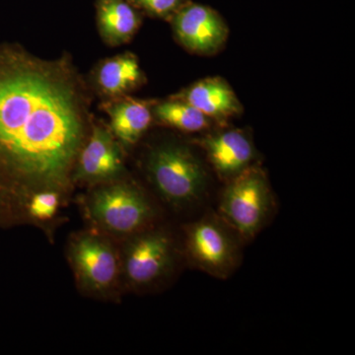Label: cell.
Wrapping results in <instances>:
<instances>
[{"instance_id": "9a60e30c", "label": "cell", "mask_w": 355, "mask_h": 355, "mask_svg": "<svg viewBox=\"0 0 355 355\" xmlns=\"http://www.w3.org/2000/svg\"><path fill=\"white\" fill-rule=\"evenodd\" d=\"M153 121L164 127L184 132H198L207 130L212 121L190 103L174 97L153 105Z\"/></svg>"}, {"instance_id": "30bf717a", "label": "cell", "mask_w": 355, "mask_h": 355, "mask_svg": "<svg viewBox=\"0 0 355 355\" xmlns=\"http://www.w3.org/2000/svg\"><path fill=\"white\" fill-rule=\"evenodd\" d=\"M146 83L137 55L120 53L100 60L91 72L88 84L103 100L128 96Z\"/></svg>"}, {"instance_id": "2e32d148", "label": "cell", "mask_w": 355, "mask_h": 355, "mask_svg": "<svg viewBox=\"0 0 355 355\" xmlns=\"http://www.w3.org/2000/svg\"><path fill=\"white\" fill-rule=\"evenodd\" d=\"M65 197L58 193L48 191L36 196L28 207V223L32 225H46L58 214Z\"/></svg>"}, {"instance_id": "7c38bea8", "label": "cell", "mask_w": 355, "mask_h": 355, "mask_svg": "<svg viewBox=\"0 0 355 355\" xmlns=\"http://www.w3.org/2000/svg\"><path fill=\"white\" fill-rule=\"evenodd\" d=\"M153 105L128 96L103 100L101 109L108 114L109 130L125 151L135 146L150 128Z\"/></svg>"}, {"instance_id": "8992f818", "label": "cell", "mask_w": 355, "mask_h": 355, "mask_svg": "<svg viewBox=\"0 0 355 355\" xmlns=\"http://www.w3.org/2000/svg\"><path fill=\"white\" fill-rule=\"evenodd\" d=\"M177 261L174 238L151 226L128 238L121 254V277L132 288H150L174 272Z\"/></svg>"}, {"instance_id": "6da1fadb", "label": "cell", "mask_w": 355, "mask_h": 355, "mask_svg": "<svg viewBox=\"0 0 355 355\" xmlns=\"http://www.w3.org/2000/svg\"><path fill=\"white\" fill-rule=\"evenodd\" d=\"M91 88L71 55L0 44V220L28 223L40 193L67 198L92 125Z\"/></svg>"}, {"instance_id": "5bb4252c", "label": "cell", "mask_w": 355, "mask_h": 355, "mask_svg": "<svg viewBox=\"0 0 355 355\" xmlns=\"http://www.w3.org/2000/svg\"><path fill=\"white\" fill-rule=\"evenodd\" d=\"M95 8L98 32L110 46L128 44L141 26V12L130 0H96Z\"/></svg>"}, {"instance_id": "ba28073f", "label": "cell", "mask_w": 355, "mask_h": 355, "mask_svg": "<svg viewBox=\"0 0 355 355\" xmlns=\"http://www.w3.org/2000/svg\"><path fill=\"white\" fill-rule=\"evenodd\" d=\"M125 153L108 125L93 121L87 139L77 157L74 184L95 186L123 178Z\"/></svg>"}, {"instance_id": "8fae6325", "label": "cell", "mask_w": 355, "mask_h": 355, "mask_svg": "<svg viewBox=\"0 0 355 355\" xmlns=\"http://www.w3.org/2000/svg\"><path fill=\"white\" fill-rule=\"evenodd\" d=\"M198 144L217 174L228 181L249 168L254 158L253 144L241 130L214 133L203 137Z\"/></svg>"}, {"instance_id": "7a4b0ae2", "label": "cell", "mask_w": 355, "mask_h": 355, "mask_svg": "<svg viewBox=\"0 0 355 355\" xmlns=\"http://www.w3.org/2000/svg\"><path fill=\"white\" fill-rule=\"evenodd\" d=\"M147 177L168 205L184 209L200 202L207 193L209 177L190 146L175 140L154 146L146 159Z\"/></svg>"}, {"instance_id": "3957f363", "label": "cell", "mask_w": 355, "mask_h": 355, "mask_svg": "<svg viewBox=\"0 0 355 355\" xmlns=\"http://www.w3.org/2000/svg\"><path fill=\"white\" fill-rule=\"evenodd\" d=\"M95 186L86 200V211L96 227L127 239L151 227L155 209L137 184L123 177Z\"/></svg>"}, {"instance_id": "5b68a950", "label": "cell", "mask_w": 355, "mask_h": 355, "mask_svg": "<svg viewBox=\"0 0 355 355\" xmlns=\"http://www.w3.org/2000/svg\"><path fill=\"white\" fill-rule=\"evenodd\" d=\"M240 236L221 217L205 216L184 229V252L198 270L226 279L241 261Z\"/></svg>"}, {"instance_id": "9c48e42d", "label": "cell", "mask_w": 355, "mask_h": 355, "mask_svg": "<svg viewBox=\"0 0 355 355\" xmlns=\"http://www.w3.org/2000/svg\"><path fill=\"white\" fill-rule=\"evenodd\" d=\"M170 22L178 43L196 55H214L227 41L228 27L220 14L191 0Z\"/></svg>"}, {"instance_id": "4fadbf2b", "label": "cell", "mask_w": 355, "mask_h": 355, "mask_svg": "<svg viewBox=\"0 0 355 355\" xmlns=\"http://www.w3.org/2000/svg\"><path fill=\"white\" fill-rule=\"evenodd\" d=\"M176 97L190 103L211 120L222 121L242 113L234 91L220 77H209L193 83Z\"/></svg>"}, {"instance_id": "277c9868", "label": "cell", "mask_w": 355, "mask_h": 355, "mask_svg": "<svg viewBox=\"0 0 355 355\" xmlns=\"http://www.w3.org/2000/svg\"><path fill=\"white\" fill-rule=\"evenodd\" d=\"M228 182L219 205L220 217L240 238L253 239L272 214V193L265 172L250 166Z\"/></svg>"}, {"instance_id": "e0dca14e", "label": "cell", "mask_w": 355, "mask_h": 355, "mask_svg": "<svg viewBox=\"0 0 355 355\" xmlns=\"http://www.w3.org/2000/svg\"><path fill=\"white\" fill-rule=\"evenodd\" d=\"M140 12L156 19L170 21L191 0H130Z\"/></svg>"}, {"instance_id": "52a82bcc", "label": "cell", "mask_w": 355, "mask_h": 355, "mask_svg": "<svg viewBox=\"0 0 355 355\" xmlns=\"http://www.w3.org/2000/svg\"><path fill=\"white\" fill-rule=\"evenodd\" d=\"M69 259L83 291L105 297L116 291L121 277V254L104 235H76L69 244Z\"/></svg>"}]
</instances>
